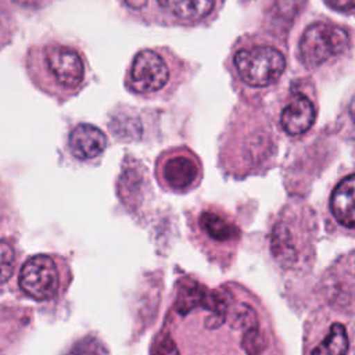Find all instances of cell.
Here are the masks:
<instances>
[{
	"label": "cell",
	"mask_w": 355,
	"mask_h": 355,
	"mask_svg": "<svg viewBox=\"0 0 355 355\" xmlns=\"http://www.w3.org/2000/svg\"><path fill=\"white\" fill-rule=\"evenodd\" d=\"M316 119L313 103L304 94L294 96L283 108L280 126L290 136H300L308 132Z\"/></svg>",
	"instance_id": "cell-10"
},
{
	"label": "cell",
	"mask_w": 355,
	"mask_h": 355,
	"mask_svg": "<svg viewBox=\"0 0 355 355\" xmlns=\"http://www.w3.org/2000/svg\"><path fill=\"white\" fill-rule=\"evenodd\" d=\"M71 355H108V354L101 341L86 337L82 341L76 343Z\"/></svg>",
	"instance_id": "cell-17"
},
{
	"label": "cell",
	"mask_w": 355,
	"mask_h": 355,
	"mask_svg": "<svg viewBox=\"0 0 355 355\" xmlns=\"http://www.w3.org/2000/svg\"><path fill=\"white\" fill-rule=\"evenodd\" d=\"M8 1L22 10H37L44 7L50 0H8Z\"/></svg>",
	"instance_id": "cell-18"
},
{
	"label": "cell",
	"mask_w": 355,
	"mask_h": 355,
	"mask_svg": "<svg viewBox=\"0 0 355 355\" xmlns=\"http://www.w3.org/2000/svg\"><path fill=\"white\" fill-rule=\"evenodd\" d=\"M132 8H140L146 0H125Z\"/></svg>",
	"instance_id": "cell-20"
},
{
	"label": "cell",
	"mask_w": 355,
	"mask_h": 355,
	"mask_svg": "<svg viewBox=\"0 0 355 355\" xmlns=\"http://www.w3.org/2000/svg\"><path fill=\"white\" fill-rule=\"evenodd\" d=\"M150 355H284L263 302L247 287L176 280Z\"/></svg>",
	"instance_id": "cell-1"
},
{
	"label": "cell",
	"mask_w": 355,
	"mask_h": 355,
	"mask_svg": "<svg viewBox=\"0 0 355 355\" xmlns=\"http://www.w3.org/2000/svg\"><path fill=\"white\" fill-rule=\"evenodd\" d=\"M305 0H272L266 8V21L275 29H290Z\"/></svg>",
	"instance_id": "cell-14"
},
{
	"label": "cell",
	"mask_w": 355,
	"mask_h": 355,
	"mask_svg": "<svg viewBox=\"0 0 355 355\" xmlns=\"http://www.w3.org/2000/svg\"><path fill=\"white\" fill-rule=\"evenodd\" d=\"M68 146L75 158L93 159L104 151L107 137L97 126L90 123H79L69 133Z\"/></svg>",
	"instance_id": "cell-11"
},
{
	"label": "cell",
	"mask_w": 355,
	"mask_h": 355,
	"mask_svg": "<svg viewBox=\"0 0 355 355\" xmlns=\"http://www.w3.org/2000/svg\"><path fill=\"white\" fill-rule=\"evenodd\" d=\"M18 280L22 291L36 301L57 298L68 284L62 259L47 254H37L25 261Z\"/></svg>",
	"instance_id": "cell-4"
},
{
	"label": "cell",
	"mask_w": 355,
	"mask_h": 355,
	"mask_svg": "<svg viewBox=\"0 0 355 355\" xmlns=\"http://www.w3.org/2000/svg\"><path fill=\"white\" fill-rule=\"evenodd\" d=\"M234 68L251 87H266L277 82L286 69V57L270 44H248L234 53Z\"/></svg>",
	"instance_id": "cell-5"
},
{
	"label": "cell",
	"mask_w": 355,
	"mask_h": 355,
	"mask_svg": "<svg viewBox=\"0 0 355 355\" xmlns=\"http://www.w3.org/2000/svg\"><path fill=\"white\" fill-rule=\"evenodd\" d=\"M305 355H348L351 324L330 312L315 313L305 329Z\"/></svg>",
	"instance_id": "cell-7"
},
{
	"label": "cell",
	"mask_w": 355,
	"mask_h": 355,
	"mask_svg": "<svg viewBox=\"0 0 355 355\" xmlns=\"http://www.w3.org/2000/svg\"><path fill=\"white\" fill-rule=\"evenodd\" d=\"M159 11L178 22H200L211 15L214 0H155Z\"/></svg>",
	"instance_id": "cell-12"
},
{
	"label": "cell",
	"mask_w": 355,
	"mask_h": 355,
	"mask_svg": "<svg viewBox=\"0 0 355 355\" xmlns=\"http://www.w3.org/2000/svg\"><path fill=\"white\" fill-rule=\"evenodd\" d=\"M155 176L159 186L171 193H187L202 179V164L187 147L164 151L155 161Z\"/></svg>",
	"instance_id": "cell-6"
},
{
	"label": "cell",
	"mask_w": 355,
	"mask_h": 355,
	"mask_svg": "<svg viewBox=\"0 0 355 355\" xmlns=\"http://www.w3.org/2000/svg\"><path fill=\"white\" fill-rule=\"evenodd\" d=\"M171 78L166 57L154 49L139 51L128 71V86L137 94L151 96L161 92Z\"/></svg>",
	"instance_id": "cell-9"
},
{
	"label": "cell",
	"mask_w": 355,
	"mask_h": 355,
	"mask_svg": "<svg viewBox=\"0 0 355 355\" xmlns=\"http://www.w3.org/2000/svg\"><path fill=\"white\" fill-rule=\"evenodd\" d=\"M326 3L338 11H351L354 8V0H326Z\"/></svg>",
	"instance_id": "cell-19"
},
{
	"label": "cell",
	"mask_w": 355,
	"mask_h": 355,
	"mask_svg": "<svg viewBox=\"0 0 355 355\" xmlns=\"http://www.w3.org/2000/svg\"><path fill=\"white\" fill-rule=\"evenodd\" d=\"M348 46L349 35L345 29L327 22H316L308 26L300 39V60L306 68H318L345 53Z\"/></svg>",
	"instance_id": "cell-8"
},
{
	"label": "cell",
	"mask_w": 355,
	"mask_h": 355,
	"mask_svg": "<svg viewBox=\"0 0 355 355\" xmlns=\"http://www.w3.org/2000/svg\"><path fill=\"white\" fill-rule=\"evenodd\" d=\"M330 212L337 223L348 230L354 229V175L343 178L331 191Z\"/></svg>",
	"instance_id": "cell-13"
},
{
	"label": "cell",
	"mask_w": 355,
	"mask_h": 355,
	"mask_svg": "<svg viewBox=\"0 0 355 355\" xmlns=\"http://www.w3.org/2000/svg\"><path fill=\"white\" fill-rule=\"evenodd\" d=\"M17 265V254L14 247L6 241L0 240V286L6 284L14 273Z\"/></svg>",
	"instance_id": "cell-16"
},
{
	"label": "cell",
	"mask_w": 355,
	"mask_h": 355,
	"mask_svg": "<svg viewBox=\"0 0 355 355\" xmlns=\"http://www.w3.org/2000/svg\"><path fill=\"white\" fill-rule=\"evenodd\" d=\"M187 223L193 241L209 261L220 268L232 265L241 241V229L230 212L219 205L205 204L190 212Z\"/></svg>",
	"instance_id": "cell-3"
},
{
	"label": "cell",
	"mask_w": 355,
	"mask_h": 355,
	"mask_svg": "<svg viewBox=\"0 0 355 355\" xmlns=\"http://www.w3.org/2000/svg\"><path fill=\"white\" fill-rule=\"evenodd\" d=\"M17 33V21L11 11V7L0 0V51L10 46Z\"/></svg>",
	"instance_id": "cell-15"
},
{
	"label": "cell",
	"mask_w": 355,
	"mask_h": 355,
	"mask_svg": "<svg viewBox=\"0 0 355 355\" xmlns=\"http://www.w3.org/2000/svg\"><path fill=\"white\" fill-rule=\"evenodd\" d=\"M24 68L35 87L57 100L75 94L86 76L79 50L54 39L32 44L24 55Z\"/></svg>",
	"instance_id": "cell-2"
}]
</instances>
